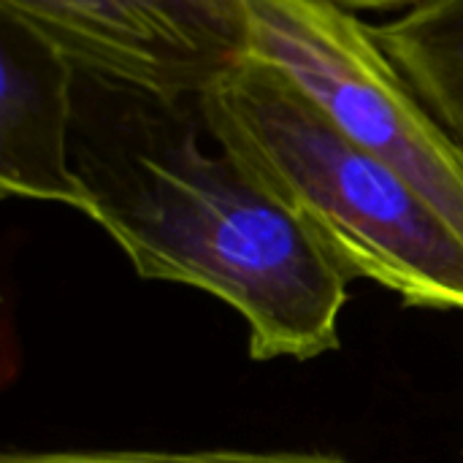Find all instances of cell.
<instances>
[{
  "label": "cell",
  "instance_id": "cell-8",
  "mask_svg": "<svg viewBox=\"0 0 463 463\" xmlns=\"http://www.w3.org/2000/svg\"><path fill=\"white\" fill-rule=\"evenodd\" d=\"M328 3L355 14V11H410L429 0H328Z\"/></svg>",
  "mask_w": 463,
  "mask_h": 463
},
{
  "label": "cell",
  "instance_id": "cell-2",
  "mask_svg": "<svg viewBox=\"0 0 463 463\" xmlns=\"http://www.w3.org/2000/svg\"><path fill=\"white\" fill-rule=\"evenodd\" d=\"M209 138L285 206L350 282L463 312V239L279 68L250 57L198 100Z\"/></svg>",
  "mask_w": 463,
  "mask_h": 463
},
{
  "label": "cell",
  "instance_id": "cell-6",
  "mask_svg": "<svg viewBox=\"0 0 463 463\" xmlns=\"http://www.w3.org/2000/svg\"><path fill=\"white\" fill-rule=\"evenodd\" d=\"M372 38L463 146V0H429L369 24Z\"/></svg>",
  "mask_w": 463,
  "mask_h": 463
},
{
  "label": "cell",
  "instance_id": "cell-3",
  "mask_svg": "<svg viewBox=\"0 0 463 463\" xmlns=\"http://www.w3.org/2000/svg\"><path fill=\"white\" fill-rule=\"evenodd\" d=\"M244 3L252 57L288 73L463 239V146L410 90L369 24L328 0Z\"/></svg>",
  "mask_w": 463,
  "mask_h": 463
},
{
  "label": "cell",
  "instance_id": "cell-4",
  "mask_svg": "<svg viewBox=\"0 0 463 463\" xmlns=\"http://www.w3.org/2000/svg\"><path fill=\"white\" fill-rule=\"evenodd\" d=\"M73 68L157 100H198L252 57L244 0H0Z\"/></svg>",
  "mask_w": 463,
  "mask_h": 463
},
{
  "label": "cell",
  "instance_id": "cell-7",
  "mask_svg": "<svg viewBox=\"0 0 463 463\" xmlns=\"http://www.w3.org/2000/svg\"><path fill=\"white\" fill-rule=\"evenodd\" d=\"M0 463H347L328 453L301 450H5Z\"/></svg>",
  "mask_w": 463,
  "mask_h": 463
},
{
  "label": "cell",
  "instance_id": "cell-5",
  "mask_svg": "<svg viewBox=\"0 0 463 463\" xmlns=\"http://www.w3.org/2000/svg\"><path fill=\"white\" fill-rule=\"evenodd\" d=\"M73 62L35 30L0 11V193L87 212L71 160Z\"/></svg>",
  "mask_w": 463,
  "mask_h": 463
},
{
  "label": "cell",
  "instance_id": "cell-1",
  "mask_svg": "<svg viewBox=\"0 0 463 463\" xmlns=\"http://www.w3.org/2000/svg\"><path fill=\"white\" fill-rule=\"evenodd\" d=\"M195 100L79 73L71 160L87 212L146 282L209 293L247 323L252 361L339 350L347 274L228 152Z\"/></svg>",
  "mask_w": 463,
  "mask_h": 463
}]
</instances>
